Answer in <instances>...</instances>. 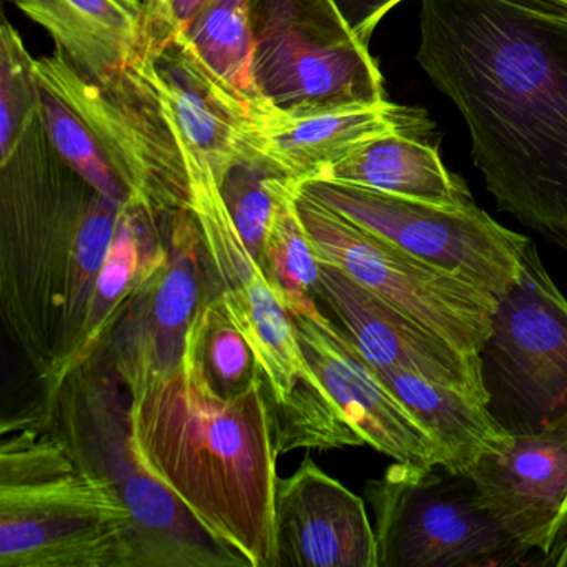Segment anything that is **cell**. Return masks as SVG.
I'll return each instance as SVG.
<instances>
[{
	"mask_svg": "<svg viewBox=\"0 0 567 567\" xmlns=\"http://www.w3.org/2000/svg\"><path fill=\"white\" fill-rule=\"evenodd\" d=\"M165 215L158 217L141 200H132L122 208L114 240L92 293L81 364L94 353L95 344L118 308L167 261Z\"/></svg>",
	"mask_w": 567,
	"mask_h": 567,
	"instance_id": "obj_23",
	"label": "cell"
},
{
	"mask_svg": "<svg viewBox=\"0 0 567 567\" xmlns=\"http://www.w3.org/2000/svg\"><path fill=\"white\" fill-rule=\"evenodd\" d=\"M122 208L61 157L41 114L0 161V317L45 398L81 364Z\"/></svg>",
	"mask_w": 567,
	"mask_h": 567,
	"instance_id": "obj_2",
	"label": "cell"
},
{
	"mask_svg": "<svg viewBox=\"0 0 567 567\" xmlns=\"http://www.w3.org/2000/svg\"><path fill=\"white\" fill-rule=\"evenodd\" d=\"M477 503L527 553L546 556L567 526V411L511 433L470 473Z\"/></svg>",
	"mask_w": 567,
	"mask_h": 567,
	"instance_id": "obj_14",
	"label": "cell"
},
{
	"mask_svg": "<svg viewBox=\"0 0 567 567\" xmlns=\"http://www.w3.org/2000/svg\"><path fill=\"white\" fill-rule=\"evenodd\" d=\"M165 225L167 261L118 308L91 354L131 398L181 367L198 315L217 295L194 212L167 214Z\"/></svg>",
	"mask_w": 567,
	"mask_h": 567,
	"instance_id": "obj_13",
	"label": "cell"
},
{
	"mask_svg": "<svg viewBox=\"0 0 567 567\" xmlns=\"http://www.w3.org/2000/svg\"><path fill=\"white\" fill-rule=\"evenodd\" d=\"M132 64L167 105L185 145L207 158L217 182L235 161L255 152L248 147L250 105L221 85L182 32L138 42Z\"/></svg>",
	"mask_w": 567,
	"mask_h": 567,
	"instance_id": "obj_19",
	"label": "cell"
},
{
	"mask_svg": "<svg viewBox=\"0 0 567 567\" xmlns=\"http://www.w3.org/2000/svg\"><path fill=\"white\" fill-rule=\"evenodd\" d=\"M301 194L386 238L408 254L499 298L516 284L530 238L497 224L476 202L441 207L331 181Z\"/></svg>",
	"mask_w": 567,
	"mask_h": 567,
	"instance_id": "obj_12",
	"label": "cell"
},
{
	"mask_svg": "<svg viewBox=\"0 0 567 567\" xmlns=\"http://www.w3.org/2000/svg\"><path fill=\"white\" fill-rule=\"evenodd\" d=\"M317 181L357 185L441 207L474 202L463 178L444 167L430 137L406 132L371 138Z\"/></svg>",
	"mask_w": 567,
	"mask_h": 567,
	"instance_id": "obj_21",
	"label": "cell"
},
{
	"mask_svg": "<svg viewBox=\"0 0 567 567\" xmlns=\"http://www.w3.org/2000/svg\"><path fill=\"white\" fill-rule=\"evenodd\" d=\"M275 567H378L367 506L310 456L275 487Z\"/></svg>",
	"mask_w": 567,
	"mask_h": 567,
	"instance_id": "obj_18",
	"label": "cell"
},
{
	"mask_svg": "<svg viewBox=\"0 0 567 567\" xmlns=\"http://www.w3.org/2000/svg\"><path fill=\"white\" fill-rule=\"evenodd\" d=\"M497 210L567 251V4L423 0L416 55Z\"/></svg>",
	"mask_w": 567,
	"mask_h": 567,
	"instance_id": "obj_1",
	"label": "cell"
},
{
	"mask_svg": "<svg viewBox=\"0 0 567 567\" xmlns=\"http://www.w3.org/2000/svg\"><path fill=\"white\" fill-rule=\"evenodd\" d=\"M41 115L52 144L85 182L118 204L127 205L135 200L131 188L115 171L111 158L84 118L68 102L42 84Z\"/></svg>",
	"mask_w": 567,
	"mask_h": 567,
	"instance_id": "obj_28",
	"label": "cell"
},
{
	"mask_svg": "<svg viewBox=\"0 0 567 567\" xmlns=\"http://www.w3.org/2000/svg\"><path fill=\"white\" fill-rule=\"evenodd\" d=\"M131 394L95 358L45 398L42 420L82 470L107 481L134 520L137 567H248L221 546L138 456Z\"/></svg>",
	"mask_w": 567,
	"mask_h": 567,
	"instance_id": "obj_6",
	"label": "cell"
},
{
	"mask_svg": "<svg viewBox=\"0 0 567 567\" xmlns=\"http://www.w3.org/2000/svg\"><path fill=\"white\" fill-rule=\"evenodd\" d=\"M254 74L278 109L377 105L383 75L333 0H250Z\"/></svg>",
	"mask_w": 567,
	"mask_h": 567,
	"instance_id": "obj_9",
	"label": "cell"
},
{
	"mask_svg": "<svg viewBox=\"0 0 567 567\" xmlns=\"http://www.w3.org/2000/svg\"><path fill=\"white\" fill-rule=\"evenodd\" d=\"M165 4H167V0H147L145 2L144 25L142 28L158 24L164 19Z\"/></svg>",
	"mask_w": 567,
	"mask_h": 567,
	"instance_id": "obj_33",
	"label": "cell"
},
{
	"mask_svg": "<svg viewBox=\"0 0 567 567\" xmlns=\"http://www.w3.org/2000/svg\"><path fill=\"white\" fill-rule=\"evenodd\" d=\"M291 318L311 371L368 446L398 463L444 466L434 437L381 381L341 328L320 308Z\"/></svg>",
	"mask_w": 567,
	"mask_h": 567,
	"instance_id": "obj_16",
	"label": "cell"
},
{
	"mask_svg": "<svg viewBox=\"0 0 567 567\" xmlns=\"http://www.w3.org/2000/svg\"><path fill=\"white\" fill-rule=\"evenodd\" d=\"M258 265L288 313L320 308L321 261L298 217L295 197L274 215Z\"/></svg>",
	"mask_w": 567,
	"mask_h": 567,
	"instance_id": "obj_25",
	"label": "cell"
},
{
	"mask_svg": "<svg viewBox=\"0 0 567 567\" xmlns=\"http://www.w3.org/2000/svg\"><path fill=\"white\" fill-rule=\"evenodd\" d=\"M49 32L55 49L94 82L124 69L137 52L147 0H12Z\"/></svg>",
	"mask_w": 567,
	"mask_h": 567,
	"instance_id": "obj_20",
	"label": "cell"
},
{
	"mask_svg": "<svg viewBox=\"0 0 567 567\" xmlns=\"http://www.w3.org/2000/svg\"><path fill=\"white\" fill-rule=\"evenodd\" d=\"M391 132L431 138L433 125L423 111L386 101L288 111L265 101L251 109L248 147L301 185L323 177L361 145Z\"/></svg>",
	"mask_w": 567,
	"mask_h": 567,
	"instance_id": "obj_17",
	"label": "cell"
},
{
	"mask_svg": "<svg viewBox=\"0 0 567 567\" xmlns=\"http://www.w3.org/2000/svg\"><path fill=\"white\" fill-rule=\"evenodd\" d=\"M563 2H566V4H567V0H563Z\"/></svg>",
	"mask_w": 567,
	"mask_h": 567,
	"instance_id": "obj_34",
	"label": "cell"
},
{
	"mask_svg": "<svg viewBox=\"0 0 567 567\" xmlns=\"http://www.w3.org/2000/svg\"><path fill=\"white\" fill-rule=\"evenodd\" d=\"M333 2L353 34L368 45L381 19L403 0H333Z\"/></svg>",
	"mask_w": 567,
	"mask_h": 567,
	"instance_id": "obj_30",
	"label": "cell"
},
{
	"mask_svg": "<svg viewBox=\"0 0 567 567\" xmlns=\"http://www.w3.org/2000/svg\"><path fill=\"white\" fill-rule=\"evenodd\" d=\"M217 184L231 220L258 261L274 215L300 185L257 152L235 161Z\"/></svg>",
	"mask_w": 567,
	"mask_h": 567,
	"instance_id": "obj_27",
	"label": "cell"
},
{
	"mask_svg": "<svg viewBox=\"0 0 567 567\" xmlns=\"http://www.w3.org/2000/svg\"><path fill=\"white\" fill-rule=\"evenodd\" d=\"M187 350L207 383L220 396L231 400L265 381L260 361L237 324L215 295L198 315Z\"/></svg>",
	"mask_w": 567,
	"mask_h": 567,
	"instance_id": "obj_26",
	"label": "cell"
},
{
	"mask_svg": "<svg viewBox=\"0 0 567 567\" xmlns=\"http://www.w3.org/2000/svg\"><path fill=\"white\" fill-rule=\"evenodd\" d=\"M131 400L147 470L248 567H275L278 453L265 381L227 400L187 350L174 373Z\"/></svg>",
	"mask_w": 567,
	"mask_h": 567,
	"instance_id": "obj_3",
	"label": "cell"
},
{
	"mask_svg": "<svg viewBox=\"0 0 567 567\" xmlns=\"http://www.w3.org/2000/svg\"><path fill=\"white\" fill-rule=\"evenodd\" d=\"M320 298L374 370L408 371L489 406L481 354L461 350L324 261Z\"/></svg>",
	"mask_w": 567,
	"mask_h": 567,
	"instance_id": "obj_15",
	"label": "cell"
},
{
	"mask_svg": "<svg viewBox=\"0 0 567 567\" xmlns=\"http://www.w3.org/2000/svg\"><path fill=\"white\" fill-rule=\"evenodd\" d=\"M364 494L378 567L516 566L529 554L477 503L470 477L443 467L394 461Z\"/></svg>",
	"mask_w": 567,
	"mask_h": 567,
	"instance_id": "obj_8",
	"label": "cell"
},
{
	"mask_svg": "<svg viewBox=\"0 0 567 567\" xmlns=\"http://www.w3.org/2000/svg\"><path fill=\"white\" fill-rule=\"evenodd\" d=\"M537 564L539 566L567 567V526L549 554H546Z\"/></svg>",
	"mask_w": 567,
	"mask_h": 567,
	"instance_id": "obj_32",
	"label": "cell"
},
{
	"mask_svg": "<svg viewBox=\"0 0 567 567\" xmlns=\"http://www.w3.org/2000/svg\"><path fill=\"white\" fill-rule=\"evenodd\" d=\"M377 373L434 437L443 453V470L450 473L470 476L486 454L496 453L511 440V431L491 408L474 398L408 371Z\"/></svg>",
	"mask_w": 567,
	"mask_h": 567,
	"instance_id": "obj_22",
	"label": "cell"
},
{
	"mask_svg": "<svg viewBox=\"0 0 567 567\" xmlns=\"http://www.w3.org/2000/svg\"><path fill=\"white\" fill-rule=\"evenodd\" d=\"M11 430L0 446V566L137 567L134 520L114 487L52 431Z\"/></svg>",
	"mask_w": 567,
	"mask_h": 567,
	"instance_id": "obj_5",
	"label": "cell"
},
{
	"mask_svg": "<svg viewBox=\"0 0 567 567\" xmlns=\"http://www.w3.org/2000/svg\"><path fill=\"white\" fill-rule=\"evenodd\" d=\"M178 32L238 101L251 109L265 102L254 74L250 0H210Z\"/></svg>",
	"mask_w": 567,
	"mask_h": 567,
	"instance_id": "obj_24",
	"label": "cell"
},
{
	"mask_svg": "<svg viewBox=\"0 0 567 567\" xmlns=\"http://www.w3.org/2000/svg\"><path fill=\"white\" fill-rule=\"evenodd\" d=\"M185 151L194 192L192 212L200 225L215 291L260 361L278 456L297 450L364 446L311 371L293 318L231 220L207 158L187 145Z\"/></svg>",
	"mask_w": 567,
	"mask_h": 567,
	"instance_id": "obj_4",
	"label": "cell"
},
{
	"mask_svg": "<svg viewBox=\"0 0 567 567\" xmlns=\"http://www.w3.org/2000/svg\"><path fill=\"white\" fill-rule=\"evenodd\" d=\"M39 82L94 132L135 200L155 215L192 210L187 151L167 105L128 62L101 82L84 78L61 51L35 59Z\"/></svg>",
	"mask_w": 567,
	"mask_h": 567,
	"instance_id": "obj_7",
	"label": "cell"
},
{
	"mask_svg": "<svg viewBox=\"0 0 567 567\" xmlns=\"http://www.w3.org/2000/svg\"><path fill=\"white\" fill-rule=\"evenodd\" d=\"M41 114V82L19 32L0 28V161H6Z\"/></svg>",
	"mask_w": 567,
	"mask_h": 567,
	"instance_id": "obj_29",
	"label": "cell"
},
{
	"mask_svg": "<svg viewBox=\"0 0 567 567\" xmlns=\"http://www.w3.org/2000/svg\"><path fill=\"white\" fill-rule=\"evenodd\" d=\"M483 374L511 433L549 423L567 411V298L530 240L516 284L497 298L481 351Z\"/></svg>",
	"mask_w": 567,
	"mask_h": 567,
	"instance_id": "obj_11",
	"label": "cell"
},
{
	"mask_svg": "<svg viewBox=\"0 0 567 567\" xmlns=\"http://www.w3.org/2000/svg\"><path fill=\"white\" fill-rule=\"evenodd\" d=\"M210 0H167L165 14L158 24L142 28L141 41H157L182 31Z\"/></svg>",
	"mask_w": 567,
	"mask_h": 567,
	"instance_id": "obj_31",
	"label": "cell"
},
{
	"mask_svg": "<svg viewBox=\"0 0 567 567\" xmlns=\"http://www.w3.org/2000/svg\"><path fill=\"white\" fill-rule=\"evenodd\" d=\"M295 208L320 261L340 268L461 350L481 354L497 307L493 293L408 254L300 188Z\"/></svg>",
	"mask_w": 567,
	"mask_h": 567,
	"instance_id": "obj_10",
	"label": "cell"
}]
</instances>
